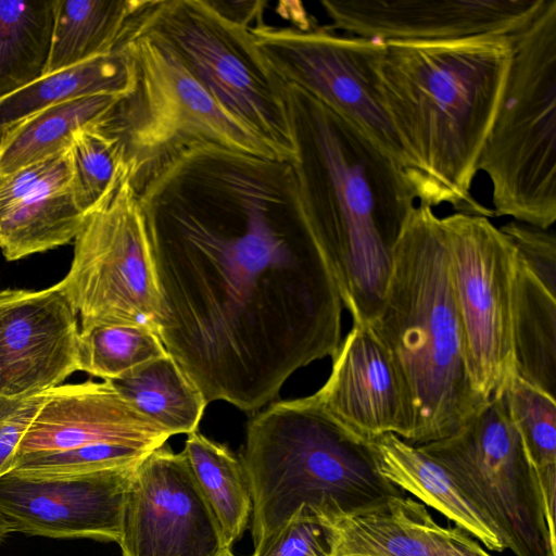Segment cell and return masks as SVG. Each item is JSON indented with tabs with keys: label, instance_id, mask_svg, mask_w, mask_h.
I'll use <instances>...</instances> for the list:
<instances>
[{
	"label": "cell",
	"instance_id": "9",
	"mask_svg": "<svg viewBox=\"0 0 556 556\" xmlns=\"http://www.w3.org/2000/svg\"><path fill=\"white\" fill-rule=\"evenodd\" d=\"M58 286L79 315L81 330L135 325L157 333L160 292L130 168L86 214L71 268Z\"/></svg>",
	"mask_w": 556,
	"mask_h": 556
},
{
	"label": "cell",
	"instance_id": "28",
	"mask_svg": "<svg viewBox=\"0 0 556 556\" xmlns=\"http://www.w3.org/2000/svg\"><path fill=\"white\" fill-rule=\"evenodd\" d=\"M54 0H0V99L43 75Z\"/></svg>",
	"mask_w": 556,
	"mask_h": 556
},
{
	"label": "cell",
	"instance_id": "7",
	"mask_svg": "<svg viewBox=\"0 0 556 556\" xmlns=\"http://www.w3.org/2000/svg\"><path fill=\"white\" fill-rule=\"evenodd\" d=\"M212 0L149 1L129 33L165 42L238 123L278 160L295 163L288 85L273 70L250 29Z\"/></svg>",
	"mask_w": 556,
	"mask_h": 556
},
{
	"label": "cell",
	"instance_id": "13",
	"mask_svg": "<svg viewBox=\"0 0 556 556\" xmlns=\"http://www.w3.org/2000/svg\"><path fill=\"white\" fill-rule=\"evenodd\" d=\"M118 544L123 556H220L228 549L182 451L164 444L134 467Z\"/></svg>",
	"mask_w": 556,
	"mask_h": 556
},
{
	"label": "cell",
	"instance_id": "36",
	"mask_svg": "<svg viewBox=\"0 0 556 556\" xmlns=\"http://www.w3.org/2000/svg\"><path fill=\"white\" fill-rule=\"evenodd\" d=\"M220 556H236V555H233V553L231 552V549H227V551H225Z\"/></svg>",
	"mask_w": 556,
	"mask_h": 556
},
{
	"label": "cell",
	"instance_id": "1",
	"mask_svg": "<svg viewBox=\"0 0 556 556\" xmlns=\"http://www.w3.org/2000/svg\"><path fill=\"white\" fill-rule=\"evenodd\" d=\"M137 192L157 336L207 404L260 409L294 371L333 356L342 301L278 166L202 150Z\"/></svg>",
	"mask_w": 556,
	"mask_h": 556
},
{
	"label": "cell",
	"instance_id": "27",
	"mask_svg": "<svg viewBox=\"0 0 556 556\" xmlns=\"http://www.w3.org/2000/svg\"><path fill=\"white\" fill-rule=\"evenodd\" d=\"M220 530L225 548L239 540L252 513V498L241 460L224 444L198 430L182 450Z\"/></svg>",
	"mask_w": 556,
	"mask_h": 556
},
{
	"label": "cell",
	"instance_id": "11",
	"mask_svg": "<svg viewBox=\"0 0 556 556\" xmlns=\"http://www.w3.org/2000/svg\"><path fill=\"white\" fill-rule=\"evenodd\" d=\"M465 354L475 391L501 396L517 375L513 287L517 252L488 217L455 212L440 217Z\"/></svg>",
	"mask_w": 556,
	"mask_h": 556
},
{
	"label": "cell",
	"instance_id": "25",
	"mask_svg": "<svg viewBox=\"0 0 556 556\" xmlns=\"http://www.w3.org/2000/svg\"><path fill=\"white\" fill-rule=\"evenodd\" d=\"M131 77L129 61L121 49L42 75L0 99V136L27 116L59 103L101 93L126 96Z\"/></svg>",
	"mask_w": 556,
	"mask_h": 556
},
{
	"label": "cell",
	"instance_id": "38",
	"mask_svg": "<svg viewBox=\"0 0 556 556\" xmlns=\"http://www.w3.org/2000/svg\"><path fill=\"white\" fill-rule=\"evenodd\" d=\"M2 540V538L0 536V541Z\"/></svg>",
	"mask_w": 556,
	"mask_h": 556
},
{
	"label": "cell",
	"instance_id": "3",
	"mask_svg": "<svg viewBox=\"0 0 556 556\" xmlns=\"http://www.w3.org/2000/svg\"><path fill=\"white\" fill-rule=\"evenodd\" d=\"M510 61V35L384 41L379 90L419 203L494 217L471 187Z\"/></svg>",
	"mask_w": 556,
	"mask_h": 556
},
{
	"label": "cell",
	"instance_id": "14",
	"mask_svg": "<svg viewBox=\"0 0 556 556\" xmlns=\"http://www.w3.org/2000/svg\"><path fill=\"white\" fill-rule=\"evenodd\" d=\"M136 465L64 476L7 472L0 477V536L21 532L118 543L125 496Z\"/></svg>",
	"mask_w": 556,
	"mask_h": 556
},
{
	"label": "cell",
	"instance_id": "10",
	"mask_svg": "<svg viewBox=\"0 0 556 556\" xmlns=\"http://www.w3.org/2000/svg\"><path fill=\"white\" fill-rule=\"evenodd\" d=\"M417 447L489 517L506 549L516 556H556L536 473L502 395L453 434Z\"/></svg>",
	"mask_w": 556,
	"mask_h": 556
},
{
	"label": "cell",
	"instance_id": "22",
	"mask_svg": "<svg viewBox=\"0 0 556 556\" xmlns=\"http://www.w3.org/2000/svg\"><path fill=\"white\" fill-rule=\"evenodd\" d=\"M149 1L54 0L43 75L113 53Z\"/></svg>",
	"mask_w": 556,
	"mask_h": 556
},
{
	"label": "cell",
	"instance_id": "8",
	"mask_svg": "<svg viewBox=\"0 0 556 556\" xmlns=\"http://www.w3.org/2000/svg\"><path fill=\"white\" fill-rule=\"evenodd\" d=\"M116 49L129 61L131 88L101 126L123 142L134 180L200 146L280 161L222 108L161 39L128 33Z\"/></svg>",
	"mask_w": 556,
	"mask_h": 556
},
{
	"label": "cell",
	"instance_id": "12",
	"mask_svg": "<svg viewBox=\"0 0 556 556\" xmlns=\"http://www.w3.org/2000/svg\"><path fill=\"white\" fill-rule=\"evenodd\" d=\"M266 61L295 86L352 124L401 170L404 157L379 90L377 64L384 41L340 35L329 26L250 27Z\"/></svg>",
	"mask_w": 556,
	"mask_h": 556
},
{
	"label": "cell",
	"instance_id": "34",
	"mask_svg": "<svg viewBox=\"0 0 556 556\" xmlns=\"http://www.w3.org/2000/svg\"><path fill=\"white\" fill-rule=\"evenodd\" d=\"M48 396V391L24 397L0 395V477L11 471L18 446Z\"/></svg>",
	"mask_w": 556,
	"mask_h": 556
},
{
	"label": "cell",
	"instance_id": "37",
	"mask_svg": "<svg viewBox=\"0 0 556 556\" xmlns=\"http://www.w3.org/2000/svg\"><path fill=\"white\" fill-rule=\"evenodd\" d=\"M477 556H492L491 554L488 553V551L485 549L483 553L477 555Z\"/></svg>",
	"mask_w": 556,
	"mask_h": 556
},
{
	"label": "cell",
	"instance_id": "15",
	"mask_svg": "<svg viewBox=\"0 0 556 556\" xmlns=\"http://www.w3.org/2000/svg\"><path fill=\"white\" fill-rule=\"evenodd\" d=\"M77 313L56 285L0 291V395L40 394L79 369Z\"/></svg>",
	"mask_w": 556,
	"mask_h": 556
},
{
	"label": "cell",
	"instance_id": "29",
	"mask_svg": "<svg viewBox=\"0 0 556 556\" xmlns=\"http://www.w3.org/2000/svg\"><path fill=\"white\" fill-rule=\"evenodd\" d=\"M534 468L547 526L555 527L556 399L515 376L502 394Z\"/></svg>",
	"mask_w": 556,
	"mask_h": 556
},
{
	"label": "cell",
	"instance_id": "16",
	"mask_svg": "<svg viewBox=\"0 0 556 556\" xmlns=\"http://www.w3.org/2000/svg\"><path fill=\"white\" fill-rule=\"evenodd\" d=\"M545 0H323L329 27L383 41L511 35Z\"/></svg>",
	"mask_w": 556,
	"mask_h": 556
},
{
	"label": "cell",
	"instance_id": "19",
	"mask_svg": "<svg viewBox=\"0 0 556 556\" xmlns=\"http://www.w3.org/2000/svg\"><path fill=\"white\" fill-rule=\"evenodd\" d=\"M170 437L125 401L110 381L88 380L48 391L15 458L104 442L155 450Z\"/></svg>",
	"mask_w": 556,
	"mask_h": 556
},
{
	"label": "cell",
	"instance_id": "23",
	"mask_svg": "<svg viewBox=\"0 0 556 556\" xmlns=\"http://www.w3.org/2000/svg\"><path fill=\"white\" fill-rule=\"evenodd\" d=\"M125 96L92 94L31 114L0 136V178L71 146L77 130L98 125Z\"/></svg>",
	"mask_w": 556,
	"mask_h": 556
},
{
	"label": "cell",
	"instance_id": "32",
	"mask_svg": "<svg viewBox=\"0 0 556 556\" xmlns=\"http://www.w3.org/2000/svg\"><path fill=\"white\" fill-rule=\"evenodd\" d=\"M151 448L121 444L94 443L74 448L37 452L17 456L11 471L27 476H64L90 473L138 464Z\"/></svg>",
	"mask_w": 556,
	"mask_h": 556
},
{
	"label": "cell",
	"instance_id": "4",
	"mask_svg": "<svg viewBox=\"0 0 556 556\" xmlns=\"http://www.w3.org/2000/svg\"><path fill=\"white\" fill-rule=\"evenodd\" d=\"M369 326L406 387L409 444L447 438L486 404L470 380L447 247L440 217L427 204L414 206L406 220L380 312Z\"/></svg>",
	"mask_w": 556,
	"mask_h": 556
},
{
	"label": "cell",
	"instance_id": "17",
	"mask_svg": "<svg viewBox=\"0 0 556 556\" xmlns=\"http://www.w3.org/2000/svg\"><path fill=\"white\" fill-rule=\"evenodd\" d=\"M331 358V374L309 395L312 401L367 443L388 433L408 443V393L391 353L371 327L353 324Z\"/></svg>",
	"mask_w": 556,
	"mask_h": 556
},
{
	"label": "cell",
	"instance_id": "35",
	"mask_svg": "<svg viewBox=\"0 0 556 556\" xmlns=\"http://www.w3.org/2000/svg\"><path fill=\"white\" fill-rule=\"evenodd\" d=\"M260 556H330V546L324 526L302 507Z\"/></svg>",
	"mask_w": 556,
	"mask_h": 556
},
{
	"label": "cell",
	"instance_id": "26",
	"mask_svg": "<svg viewBox=\"0 0 556 556\" xmlns=\"http://www.w3.org/2000/svg\"><path fill=\"white\" fill-rule=\"evenodd\" d=\"M110 382L136 410L172 435L198 430L207 406L201 391L169 354Z\"/></svg>",
	"mask_w": 556,
	"mask_h": 556
},
{
	"label": "cell",
	"instance_id": "2",
	"mask_svg": "<svg viewBox=\"0 0 556 556\" xmlns=\"http://www.w3.org/2000/svg\"><path fill=\"white\" fill-rule=\"evenodd\" d=\"M288 99L296 204L353 324L369 326L416 197L397 166L356 127L295 86L288 85Z\"/></svg>",
	"mask_w": 556,
	"mask_h": 556
},
{
	"label": "cell",
	"instance_id": "33",
	"mask_svg": "<svg viewBox=\"0 0 556 556\" xmlns=\"http://www.w3.org/2000/svg\"><path fill=\"white\" fill-rule=\"evenodd\" d=\"M514 245L519 258L542 285L556 295V239L543 229L516 219L500 227Z\"/></svg>",
	"mask_w": 556,
	"mask_h": 556
},
{
	"label": "cell",
	"instance_id": "21",
	"mask_svg": "<svg viewBox=\"0 0 556 556\" xmlns=\"http://www.w3.org/2000/svg\"><path fill=\"white\" fill-rule=\"evenodd\" d=\"M369 445L378 472L390 483L445 516L486 549H506L493 522L442 465L393 433Z\"/></svg>",
	"mask_w": 556,
	"mask_h": 556
},
{
	"label": "cell",
	"instance_id": "30",
	"mask_svg": "<svg viewBox=\"0 0 556 556\" xmlns=\"http://www.w3.org/2000/svg\"><path fill=\"white\" fill-rule=\"evenodd\" d=\"M167 354L157 333L143 327L102 325L80 329L79 369L103 380H115Z\"/></svg>",
	"mask_w": 556,
	"mask_h": 556
},
{
	"label": "cell",
	"instance_id": "18",
	"mask_svg": "<svg viewBox=\"0 0 556 556\" xmlns=\"http://www.w3.org/2000/svg\"><path fill=\"white\" fill-rule=\"evenodd\" d=\"M86 214L71 146L0 178V249L8 261L74 241Z\"/></svg>",
	"mask_w": 556,
	"mask_h": 556
},
{
	"label": "cell",
	"instance_id": "24",
	"mask_svg": "<svg viewBox=\"0 0 556 556\" xmlns=\"http://www.w3.org/2000/svg\"><path fill=\"white\" fill-rule=\"evenodd\" d=\"M516 374L556 399V295L517 254L513 287Z\"/></svg>",
	"mask_w": 556,
	"mask_h": 556
},
{
	"label": "cell",
	"instance_id": "5",
	"mask_svg": "<svg viewBox=\"0 0 556 556\" xmlns=\"http://www.w3.org/2000/svg\"><path fill=\"white\" fill-rule=\"evenodd\" d=\"M240 460L252 498V556L302 507L324 522L404 495L378 472L369 443L309 396L275 401L253 415Z\"/></svg>",
	"mask_w": 556,
	"mask_h": 556
},
{
	"label": "cell",
	"instance_id": "20",
	"mask_svg": "<svg viewBox=\"0 0 556 556\" xmlns=\"http://www.w3.org/2000/svg\"><path fill=\"white\" fill-rule=\"evenodd\" d=\"M320 523L330 556H477L485 551L465 531L440 526L426 505L404 495Z\"/></svg>",
	"mask_w": 556,
	"mask_h": 556
},
{
	"label": "cell",
	"instance_id": "31",
	"mask_svg": "<svg viewBox=\"0 0 556 556\" xmlns=\"http://www.w3.org/2000/svg\"><path fill=\"white\" fill-rule=\"evenodd\" d=\"M101 125L77 130L71 142L76 195L86 213L102 203L130 168L121 139Z\"/></svg>",
	"mask_w": 556,
	"mask_h": 556
},
{
	"label": "cell",
	"instance_id": "6",
	"mask_svg": "<svg viewBox=\"0 0 556 556\" xmlns=\"http://www.w3.org/2000/svg\"><path fill=\"white\" fill-rule=\"evenodd\" d=\"M511 61L477 169L494 217L543 229L556 220V0L510 35Z\"/></svg>",
	"mask_w": 556,
	"mask_h": 556
}]
</instances>
